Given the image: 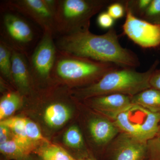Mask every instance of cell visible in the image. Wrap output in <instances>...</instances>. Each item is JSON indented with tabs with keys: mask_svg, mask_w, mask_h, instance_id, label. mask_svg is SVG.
<instances>
[{
	"mask_svg": "<svg viewBox=\"0 0 160 160\" xmlns=\"http://www.w3.org/2000/svg\"><path fill=\"white\" fill-rule=\"evenodd\" d=\"M55 43L59 50L121 68L135 69L140 65L138 56L121 46L113 27L102 35L92 33L89 28L83 29L61 36Z\"/></svg>",
	"mask_w": 160,
	"mask_h": 160,
	"instance_id": "1",
	"label": "cell"
},
{
	"mask_svg": "<svg viewBox=\"0 0 160 160\" xmlns=\"http://www.w3.org/2000/svg\"><path fill=\"white\" fill-rule=\"evenodd\" d=\"M158 64V61H156L147 71L144 72L121 67L106 73L97 82L79 88L75 94L78 97L84 99L116 93L133 96L151 88L150 78Z\"/></svg>",
	"mask_w": 160,
	"mask_h": 160,
	"instance_id": "2",
	"label": "cell"
},
{
	"mask_svg": "<svg viewBox=\"0 0 160 160\" xmlns=\"http://www.w3.org/2000/svg\"><path fill=\"white\" fill-rule=\"evenodd\" d=\"M119 68L115 64L98 62L58 49L52 78L72 86L86 85V87Z\"/></svg>",
	"mask_w": 160,
	"mask_h": 160,
	"instance_id": "3",
	"label": "cell"
},
{
	"mask_svg": "<svg viewBox=\"0 0 160 160\" xmlns=\"http://www.w3.org/2000/svg\"><path fill=\"white\" fill-rule=\"evenodd\" d=\"M113 2L110 0H57L54 12L55 35L61 36L89 29L92 18Z\"/></svg>",
	"mask_w": 160,
	"mask_h": 160,
	"instance_id": "4",
	"label": "cell"
},
{
	"mask_svg": "<svg viewBox=\"0 0 160 160\" xmlns=\"http://www.w3.org/2000/svg\"><path fill=\"white\" fill-rule=\"evenodd\" d=\"M120 132L148 142L155 137L160 123V113H154L135 104L120 113L113 121Z\"/></svg>",
	"mask_w": 160,
	"mask_h": 160,
	"instance_id": "5",
	"label": "cell"
},
{
	"mask_svg": "<svg viewBox=\"0 0 160 160\" xmlns=\"http://www.w3.org/2000/svg\"><path fill=\"white\" fill-rule=\"evenodd\" d=\"M2 10L1 39L29 58V50L36 40L34 28L19 13L4 8Z\"/></svg>",
	"mask_w": 160,
	"mask_h": 160,
	"instance_id": "6",
	"label": "cell"
},
{
	"mask_svg": "<svg viewBox=\"0 0 160 160\" xmlns=\"http://www.w3.org/2000/svg\"><path fill=\"white\" fill-rule=\"evenodd\" d=\"M54 36L49 32H43L42 36L28 61L33 82L45 83L52 81V73L57 55L58 48Z\"/></svg>",
	"mask_w": 160,
	"mask_h": 160,
	"instance_id": "7",
	"label": "cell"
},
{
	"mask_svg": "<svg viewBox=\"0 0 160 160\" xmlns=\"http://www.w3.org/2000/svg\"><path fill=\"white\" fill-rule=\"evenodd\" d=\"M57 0H10L2 8L16 12L30 19L42 28L55 35L54 12Z\"/></svg>",
	"mask_w": 160,
	"mask_h": 160,
	"instance_id": "8",
	"label": "cell"
},
{
	"mask_svg": "<svg viewBox=\"0 0 160 160\" xmlns=\"http://www.w3.org/2000/svg\"><path fill=\"white\" fill-rule=\"evenodd\" d=\"M126 18L122 26L124 33L133 42L144 48L160 45V25L137 17L125 8Z\"/></svg>",
	"mask_w": 160,
	"mask_h": 160,
	"instance_id": "9",
	"label": "cell"
},
{
	"mask_svg": "<svg viewBox=\"0 0 160 160\" xmlns=\"http://www.w3.org/2000/svg\"><path fill=\"white\" fill-rule=\"evenodd\" d=\"M111 142L107 152V160H146L147 142L120 132Z\"/></svg>",
	"mask_w": 160,
	"mask_h": 160,
	"instance_id": "10",
	"label": "cell"
},
{
	"mask_svg": "<svg viewBox=\"0 0 160 160\" xmlns=\"http://www.w3.org/2000/svg\"><path fill=\"white\" fill-rule=\"evenodd\" d=\"M86 100H89L96 111L112 122L132 104L131 96L117 93L98 96Z\"/></svg>",
	"mask_w": 160,
	"mask_h": 160,
	"instance_id": "11",
	"label": "cell"
},
{
	"mask_svg": "<svg viewBox=\"0 0 160 160\" xmlns=\"http://www.w3.org/2000/svg\"><path fill=\"white\" fill-rule=\"evenodd\" d=\"M12 75L13 84L23 96L31 92L33 81L28 58L12 49Z\"/></svg>",
	"mask_w": 160,
	"mask_h": 160,
	"instance_id": "12",
	"label": "cell"
},
{
	"mask_svg": "<svg viewBox=\"0 0 160 160\" xmlns=\"http://www.w3.org/2000/svg\"><path fill=\"white\" fill-rule=\"evenodd\" d=\"M89 127L94 142L101 145L110 142L120 132L113 122L105 118L90 120Z\"/></svg>",
	"mask_w": 160,
	"mask_h": 160,
	"instance_id": "13",
	"label": "cell"
},
{
	"mask_svg": "<svg viewBox=\"0 0 160 160\" xmlns=\"http://www.w3.org/2000/svg\"><path fill=\"white\" fill-rule=\"evenodd\" d=\"M0 125L9 128L12 134V138L25 148L30 154L36 150V148L29 141L26 135L25 118L11 117L1 121Z\"/></svg>",
	"mask_w": 160,
	"mask_h": 160,
	"instance_id": "14",
	"label": "cell"
},
{
	"mask_svg": "<svg viewBox=\"0 0 160 160\" xmlns=\"http://www.w3.org/2000/svg\"><path fill=\"white\" fill-rule=\"evenodd\" d=\"M71 117V112L68 106L60 102H54L46 107L44 112V120L48 126L59 128L63 126Z\"/></svg>",
	"mask_w": 160,
	"mask_h": 160,
	"instance_id": "15",
	"label": "cell"
},
{
	"mask_svg": "<svg viewBox=\"0 0 160 160\" xmlns=\"http://www.w3.org/2000/svg\"><path fill=\"white\" fill-rule=\"evenodd\" d=\"M132 104L154 113H160V91L150 88L131 97Z\"/></svg>",
	"mask_w": 160,
	"mask_h": 160,
	"instance_id": "16",
	"label": "cell"
},
{
	"mask_svg": "<svg viewBox=\"0 0 160 160\" xmlns=\"http://www.w3.org/2000/svg\"><path fill=\"white\" fill-rule=\"evenodd\" d=\"M24 96L19 91L5 92L0 101V120L8 118L22 105Z\"/></svg>",
	"mask_w": 160,
	"mask_h": 160,
	"instance_id": "17",
	"label": "cell"
},
{
	"mask_svg": "<svg viewBox=\"0 0 160 160\" xmlns=\"http://www.w3.org/2000/svg\"><path fill=\"white\" fill-rule=\"evenodd\" d=\"M35 152L42 160H78L62 147L50 143L40 146Z\"/></svg>",
	"mask_w": 160,
	"mask_h": 160,
	"instance_id": "18",
	"label": "cell"
},
{
	"mask_svg": "<svg viewBox=\"0 0 160 160\" xmlns=\"http://www.w3.org/2000/svg\"><path fill=\"white\" fill-rule=\"evenodd\" d=\"M0 151L7 158L11 160H25L29 155L25 148L13 138L0 144Z\"/></svg>",
	"mask_w": 160,
	"mask_h": 160,
	"instance_id": "19",
	"label": "cell"
},
{
	"mask_svg": "<svg viewBox=\"0 0 160 160\" xmlns=\"http://www.w3.org/2000/svg\"><path fill=\"white\" fill-rule=\"evenodd\" d=\"M12 48L0 40V72L3 78L13 83L12 75Z\"/></svg>",
	"mask_w": 160,
	"mask_h": 160,
	"instance_id": "20",
	"label": "cell"
},
{
	"mask_svg": "<svg viewBox=\"0 0 160 160\" xmlns=\"http://www.w3.org/2000/svg\"><path fill=\"white\" fill-rule=\"evenodd\" d=\"M26 135L32 144L36 148L50 142L46 138L40 131L38 125L31 120L25 118Z\"/></svg>",
	"mask_w": 160,
	"mask_h": 160,
	"instance_id": "21",
	"label": "cell"
},
{
	"mask_svg": "<svg viewBox=\"0 0 160 160\" xmlns=\"http://www.w3.org/2000/svg\"><path fill=\"white\" fill-rule=\"evenodd\" d=\"M63 141L66 146L74 149H81L84 146L82 135L76 126H71L67 129L64 135Z\"/></svg>",
	"mask_w": 160,
	"mask_h": 160,
	"instance_id": "22",
	"label": "cell"
},
{
	"mask_svg": "<svg viewBox=\"0 0 160 160\" xmlns=\"http://www.w3.org/2000/svg\"><path fill=\"white\" fill-rule=\"evenodd\" d=\"M152 0L121 1L125 8L129 9L137 17L141 18L149 7Z\"/></svg>",
	"mask_w": 160,
	"mask_h": 160,
	"instance_id": "23",
	"label": "cell"
},
{
	"mask_svg": "<svg viewBox=\"0 0 160 160\" xmlns=\"http://www.w3.org/2000/svg\"><path fill=\"white\" fill-rule=\"evenodd\" d=\"M141 19L160 25V0H152Z\"/></svg>",
	"mask_w": 160,
	"mask_h": 160,
	"instance_id": "24",
	"label": "cell"
},
{
	"mask_svg": "<svg viewBox=\"0 0 160 160\" xmlns=\"http://www.w3.org/2000/svg\"><path fill=\"white\" fill-rule=\"evenodd\" d=\"M146 160H160V136H155L147 142Z\"/></svg>",
	"mask_w": 160,
	"mask_h": 160,
	"instance_id": "25",
	"label": "cell"
},
{
	"mask_svg": "<svg viewBox=\"0 0 160 160\" xmlns=\"http://www.w3.org/2000/svg\"><path fill=\"white\" fill-rule=\"evenodd\" d=\"M107 12L114 20L122 18L126 12L125 7L121 1H113L107 6Z\"/></svg>",
	"mask_w": 160,
	"mask_h": 160,
	"instance_id": "26",
	"label": "cell"
},
{
	"mask_svg": "<svg viewBox=\"0 0 160 160\" xmlns=\"http://www.w3.org/2000/svg\"><path fill=\"white\" fill-rule=\"evenodd\" d=\"M97 22L98 26L103 29H110L112 27L114 20L107 12H103L98 16Z\"/></svg>",
	"mask_w": 160,
	"mask_h": 160,
	"instance_id": "27",
	"label": "cell"
},
{
	"mask_svg": "<svg viewBox=\"0 0 160 160\" xmlns=\"http://www.w3.org/2000/svg\"><path fill=\"white\" fill-rule=\"evenodd\" d=\"M12 138V132L8 127L0 125V144L6 142Z\"/></svg>",
	"mask_w": 160,
	"mask_h": 160,
	"instance_id": "28",
	"label": "cell"
},
{
	"mask_svg": "<svg viewBox=\"0 0 160 160\" xmlns=\"http://www.w3.org/2000/svg\"><path fill=\"white\" fill-rule=\"evenodd\" d=\"M149 83L151 88L160 91V70H155L152 75Z\"/></svg>",
	"mask_w": 160,
	"mask_h": 160,
	"instance_id": "29",
	"label": "cell"
},
{
	"mask_svg": "<svg viewBox=\"0 0 160 160\" xmlns=\"http://www.w3.org/2000/svg\"><path fill=\"white\" fill-rule=\"evenodd\" d=\"M78 160H97L95 158L91 156H85L84 157L80 158L78 159Z\"/></svg>",
	"mask_w": 160,
	"mask_h": 160,
	"instance_id": "30",
	"label": "cell"
},
{
	"mask_svg": "<svg viewBox=\"0 0 160 160\" xmlns=\"http://www.w3.org/2000/svg\"><path fill=\"white\" fill-rule=\"evenodd\" d=\"M160 124H159V125H160Z\"/></svg>",
	"mask_w": 160,
	"mask_h": 160,
	"instance_id": "31",
	"label": "cell"
}]
</instances>
